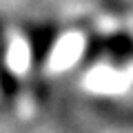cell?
I'll list each match as a JSON object with an SVG mask.
<instances>
[{
	"label": "cell",
	"mask_w": 133,
	"mask_h": 133,
	"mask_svg": "<svg viewBox=\"0 0 133 133\" xmlns=\"http://www.w3.org/2000/svg\"><path fill=\"white\" fill-rule=\"evenodd\" d=\"M0 89L7 95L16 93V80L11 76V71H7L5 66V44H2V33H0Z\"/></svg>",
	"instance_id": "1"
}]
</instances>
